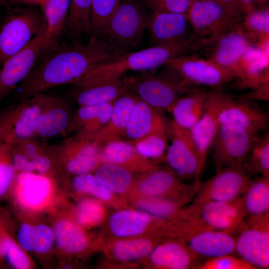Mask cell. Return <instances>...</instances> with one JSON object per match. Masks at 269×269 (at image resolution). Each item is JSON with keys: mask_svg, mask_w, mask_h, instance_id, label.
I'll return each mask as SVG.
<instances>
[{"mask_svg": "<svg viewBox=\"0 0 269 269\" xmlns=\"http://www.w3.org/2000/svg\"><path fill=\"white\" fill-rule=\"evenodd\" d=\"M124 53L95 35L86 43L74 39L69 44L59 43L17 86L15 96L19 100L60 86L73 85L95 67Z\"/></svg>", "mask_w": 269, "mask_h": 269, "instance_id": "6da1fadb", "label": "cell"}, {"mask_svg": "<svg viewBox=\"0 0 269 269\" xmlns=\"http://www.w3.org/2000/svg\"><path fill=\"white\" fill-rule=\"evenodd\" d=\"M200 49L199 41L191 34L178 42L130 51L95 67L73 86L81 89L120 80L128 71L154 70L172 58L196 53Z\"/></svg>", "mask_w": 269, "mask_h": 269, "instance_id": "7a4b0ae2", "label": "cell"}, {"mask_svg": "<svg viewBox=\"0 0 269 269\" xmlns=\"http://www.w3.org/2000/svg\"><path fill=\"white\" fill-rule=\"evenodd\" d=\"M124 78L129 92L157 110H167L178 98L197 86L172 68Z\"/></svg>", "mask_w": 269, "mask_h": 269, "instance_id": "3957f363", "label": "cell"}, {"mask_svg": "<svg viewBox=\"0 0 269 269\" xmlns=\"http://www.w3.org/2000/svg\"><path fill=\"white\" fill-rule=\"evenodd\" d=\"M148 16L137 0H122L95 36L122 52L134 51L142 41L146 30Z\"/></svg>", "mask_w": 269, "mask_h": 269, "instance_id": "277c9868", "label": "cell"}, {"mask_svg": "<svg viewBox=\"0 0 269 269\" xmlns=\"http://www.w3.org/2000/svg\"><path fill=\"white\" fill-rule=\"evenodd\" d=\"M169 234L182 241L200 259L235 255L232 234L204 228L178 215L169 221Z\"/></svg>", "mask_w": 269, "mask_h": 269, "instance_id": "5b68a950", "label": "cell"}, {"mask_svg": "<svg viewBox=\"0 0 269 269\" xmlns=\"http://www.w3.org/2000/svg\"><path fill=\"white\" fill-rule=\"evenodd\" d=\"M56 178L34 172H18L7 196L27 214L47 211L57 201Z\"/></svg>", "mask_w": 269, "mask_h": 269, "instance_id": "8992f818", "label": "cell"}, {"mask_svg": "<svg viewBox=\"0 0 269 269\" xmlns=\"http://www.w3.org/2000/svg\"><path fill=\"white\" fill-rule=\"evenodd\" d=\"M186 14L192 33L206 47L242 25L245 17L212 0H193Z\"/></svg>", "mask_w": 269, "mask_h": 269, "instance_id": "52a82bcc", "label": "cell"}, {"mask_svg": "<svg viewBox=\"0 0 269 269\" xmlns=\"http://www.w3.org/2000/svg\"><path fill=\"white\" fill-rule=\"evenodd\" d=\"M42 11L32 7L10 8L0 22V67L26 46L40 30Z\"/></svg>", "mask_w": 269, "mask_h": 269, "instance_id": "ba28073f", "label": "cell"}, {"mask_svg": "<svg viewBox=\"0 0 269 269\" xmlns=\"http://www.w3.org/2000/svg\"><path fill=\"white\" fill-rule=\"evenodd\" d=\"M178 215L204 228L232 234L246 217L242 196L228 202H192Z\"/></svg>", "mask_w": 269, "mask_h": 269, "instance_id": "9c48e42d", "label": "cell"}, {"mask_svg": "<svg viewBox=\"0 0 269 269\" xmlns=\"http://www.w3.org/2000/svg\"><path fill=\"white\" fill-rule=\"evenodd\" d=\"M233 235L236 256L255 269L269 268V214L246 216Z\"/></svg>", "mask_w": 269, "mask_h": 269, "instance_id": "30bf717a", "label": "cell"}, {"mask_svg": "<svg viewBox=\"0 0 269 269\" xmlns=\"http://www.w3.org/2000/svg\"><path fill=\"white\" fill-rule=\"evenodd\" d=\"M47 92L19 100L0 111V137L13 144L35 137V122L49 97Z\"/></svg>", "mask_w": 269, "mask_h": 269, "instance_id": "8fae6325", "label": "cell"}, {"mask_svg": "<svg viewBox=\"0 0 269 269\" xmlns=\"http://www.w3.org/2000/svg\"><path fill=\"white\" fill-rule=\"evenodd\" d=\"M260 133L235 126L220 125L212 145L216 170L243 166Z\"/></svg>", "mask_w": 269, "mask_h": 269, "instance_id": "7c38bea8", "label": "cell"}, {"mask_svg": "<svg viewBox=\"0 0 269 269\" xmlns=\"http://www.w3.org/2000/svg\"><path fill=\"white\" fill-rule=\"evenodd\" d=\"M214 89L219 125L235 126L259 133L267 129L268 114L255 101L233 96L220 88Z\"/></svg>", "mask_w": 269, "mask_h": 269, "instance_id": "4fadbf2b", "label": "cell"}, {"mask_svg": "<svg viewBox=\"0 0 269 269\" xmlns=\"http://www.w3.org/2000/svg\"><path fill=\"white\" fill-rule=\"evenodd\" d=\"M170 144L165 155L169 167L184 180H192L197 186L203 172L198 155L189 130L177 125L173 120L166 123Z\"/></svg>", "mask_w": 269, "mask_h": 269, "instance_id": "5bb4252c", "label": "cell"}, {"mask_svg": "<svg viewBox=\"0 0 269 269\" xmlns=\"http://www.w3.org/2000/svg\"><path fill=\"white\" fill-rule=\"evenodd\" d=\"M258 39L243 24L214 40L202 51L205 52V58L232 72L236 80H242L246 76L240 66L241 58Z\"/></svg>", "mask_w": 269, "mask_h": 269, "instance_id": "9a60e30c", "label": "cell"}, {"mask_svg": "<svg viewBox=\"0 0 269 269\" xmlns=\"http://www.w3.org/2000/svg\"><path fill=\"white\" fill-rule=\"evenodd\" d=\"M253 175L244 166H231L216 170V173L198 184L192 202H228L243 195Z\"/></svg>", "mask_w": 269, "mask_h": 269, "instance_id": "2e32d148", "label": "cell"}, {"mask_svg": "<svg viewBox=\"0 0 269 269\" xmlns=\"http://www.w3.org/2000/svg\"><path fill=\"white\" fill-rule=\"evenodd\" d=\"M45 24L22 49L0 67V103L21 83L44 55Z\"/></svg>", "mask_w": 269, "mask_h": 269, "instance_id": "e0dca14e", "label": "cell"}, {"mask_svg": "<svg viewBox=\"0 0 269 269\" xmlns=\"http://www.w3.org/2000/svg\"><path fill=\"white\" fill-rule=\"evenodd\" d=\"M50 146L66 174L90 173L100 164L98 159L100 147L94 139L75 134Z\"/></svg>", "mask_w": 269, "mask_h": 269, "instance_id": "ac0fdd59", "label": "cell"}, {"mask_svg": "<svg viewBox=\"0 0 269 269\" xmlns=\"http://www.w3.org/2000/svg\"><path fill=\"white\" fill-rule=\"evenodd\" d=\"M164 65L172 68L196 86L219 89L237 79L226 69L196 54L178 56L168 60Z\"/></svg>", "mask_w": 269, "mask_h": 269, "instance_id": "d6986e66", "label": "cell"}, {"mask_svg": "<svg viewBox=\"0 0 269 269\" xmlns=\"http://www.w3.org/2000/svg\"><path fill=\"white\" fill-rule=\"evenodd\" d=\"M138 188L148 196L170 198L184 205L192 202L196 191L194 184L185 183L169 167H157L147 172L138 182Z\"/></svg>", "mask_w": 269, "mask_h": 269, "instance_id": "ffe728a7", "label": "cell"}, {"mask_svg": "<svg viewBox=\"0 0 269 269\" xmlns=\"http://www.w3.org/2000/svg\"><path fill=\"white\" fill-rule=\"evenodd\" d=\"M70 107L60 96L49 94L34 125L36 137L49 139L69 133L72 115Z\"/></svg>", "mask_w": 269, "mask_h": 269, "instance_id": "44dd1931", "label": "cell"}, {"mask_svg": "<svg viewBox=\"0 0 269 269\" xmlns=\"http://www.w3.org/2000/svg\"><path fill=\"white\" fill-rule=\"evenodd\" d=\"M191 27L186 13L151 12L146 30L153 45L178 42L188 37Z\"/></svg>", "mask_w": 269, "mask_h": 269, "instance_id": "7402d4cb", "label": "cell"}, {"mask_svg": "<svg viewBox=\"0 0 269 269\" xmlns=\"http://www.w3.org/2000/svg\"><path fill=\"white\" fill-rule=\"evenodd\" d=\"M173 237L174 239L163 241L152 249L149 254L150 263L160 269H197L202 259L180 239Z\"/></svg>", "mask_w": 269, "mask_h": 269, "instance_id": "603a6c76", "label": "cell"}, {"mask_svg": "<svg viewBox=\"0 0 269 269\" xmlns=\"http://www.w3.org/2000/svg\"><path fill=\"white\" fill-rule=\"evenodd\" d=\"M219 127L216 113V98L214 89H213L208 91L206 107L202 116L189 130L202 170Z\"/></svg>", "mask_w": 269, "mask_h": 269, "instance_id": "cb8c5ba5", "label": "cell"}, {"mask_svg": "<svg viewBox=\"0 0 269 269\" xmlns=\"http://www.w3.org/2000/svg\"><path fill=\"white\" fill-rule=\"evenodd\" d=\"M98 159L100 164L110 163L120 165L130 171L148 172L157 166L141 155L134 143L121 139L110 141L100 147Z\"/></svg>", "mask_w": 269, "mask_h": 269, "instance_id": "d4e9b609", "label": "cell"}, {"mask_svg": "<svg viewBox=\"0 0 269 269\" xmlns=\"http://www.w3.org/2000/svg\"><path fill=\"white\" fill-rule=\"evenodd\" d=\"M166 132V123L160 112L137 98L125 134L134 141L151 134Z\"/></svg>", "mask_w": 269, "mask_h": 269, "instance_id": "484cf974", "label": "cell"}, {"mask_svg": "<svg viewBox=\"0 0 269 269\" xmlns=\"http://www.w3.org/2000/svg\"><path fill=\"white\" fill-rule=\"evenodd\" d=\"M137 100L135 95L128 92L113 102L108 122L94 138V142L98 145L101 147L110 141L121 139L125 134L129 118Z\"/></svg>", "mask_w": 269, "mask_h": 269, "instance_id": "4316f807", "label": "cell"}, {"mask_svg": "<svg viewBox=\"0 0 269 269\" xmlns=\"http://www.w3.org/2000/svg\"><path fill=\"white\" fill-rule=\"evenodd\" d=\"M113 103L80 106L72 113L69 133L75 132L80 136L94 139L96 135L108 122Z\"/></svg>", "mask_w": 269, "mask_h": 269, "instance_id": "83f0119b", "label": "cell"}, {"mask_svg": "<svg viewBox=\"0 0 269 269\" xmlns=\"http://www.w3.org/2000/svg\"><path fill=\"white\" fill-rule=\"evenodd\" d=\"M207 94L208 91L195 86L175 100L167 111L177 125L190 130L205 111Z\"/></svg>", "mask_w": 269, "mask_h": 269, "instance_id": "f1b7e54d", "label": "cell"}, {"mask_svg": "<svg viewBox=\"0 0 269 269\" xmlns=\"http://www.w3.org/2000/svg\"><path fill=\"white\" fill-rule=\"evenodd\" d=\"M70 2V0H47L40 6L45 24L44 56L60 43L65 30Z\"/></svg>", "mask_w": 269, "mask_h": 269, "instance_id": "f546056e", "label": "cell"}, {"mask_svg": "<svg viewBox=\"0 0 269 269\" xmlns=\"http://www.w3.org/2000/svg\"><path fill=\"white\" fill-rule=\"evenodd\" d=\"M54 243L58 250L66 255H77L89 246L88 238L77 223L66 217H59L52 227Z\"/></svg>", "mask_w": 269, "mask_h": 269, "instance_id": "4dcf8cb0", "label": "cell"}, {"mask_svg": "<svg viewBox=\"0 0 269 269\" xmlns=\"http://www.w3.org/2000/svg\"><path fill=\"white\" fill-rule=\"evenodd\" d=\"M5 211L0 208V245L5 262L14 269H31L33 267V263L12 235L10 221Z\"/></svg>", "mask_w": 269, "mask_h": 269, "instance_id": "1f68e13d", "label": "cell"}, {"mask_svg": "<svg viewBox=\"0 0 269 269\" xmlns=\"http://www.w3.org/2000/svg\"><path fill=\"white\" fill-rule=\"evenodd\" d=\"M75 89L76 91L73 93L74 98L80 106L113 102L121 96L129 92L128 87L123 79L114 82Z\"/></svg>", "mask_w": 269, "mask_h": 269, "instance_id": "d6a6232c", "label": "cell"}, {"mask_svg": "<svg viewBox=\"0 0 269 269\" xmlns=\"http://www.w3.org/2000/svg\"><path fill=\"white\" fill-rule=\"evenodd\" d=\"M151 221L150 215L144 212L123 210L110 217L109 225L111 232L120 237H128L142 234Z\"/></svg>", "mask_w": 269, "mask_h": 269, "instance_id": "836d02e7", "label": "cell"}, {"mask_svg": "<svg viewBox=\"0 0 269 269\" xmlns=\"http://www.w3.org/2000/svg\"><path fill=\"white\" fill-rule=\"evenodd\" d=\"M242 197L246 216L269 214V177L253 178Z\"/></svg>", "mask_w": 269, "mask_h": 269, "instance_id": "e575fe53", "label": "cell"}, {"mask_svg": "<svg viewBox=\"0 0 269 269\" xmlns=\"http://www.w3.org/2000/svg\"><path fill=\"white\" fill-rule=\"evenodd\" d=\"M93 0H70L64 32L78 37L91 35V17Z\"/></svg>", "mask_w": 269, "mask_h": 269, "instance_id": "d590c367", "label": "cell"}, {"mask_svg": "<svg viewBox=\"0 0 269 269\" xmlns=\"http://www.w3.org/2000/svg\"><path fill=\"white\" fill-rule=\"evenodd\" d=\"M94 175L112 192L123 193L129 190L134 182L131 171L114 163L100 164Z\"/></svg>", "mask_w": 269, "mask_h": 269, "instance_id": "8d00e7d4", "label": "cell"}, {"mask_svg": "<svg viewBox=\"0 0 269 269\" xmlns=\"http://www.w3.org/2000/svg\"><path fill=\"white\" fill-rule=\"evenodd\" d=\"M183 206L172 199L156 197H150L137 203L142 211L163 221H170L175 217Z\"/></svg>", "mask_w": 269, "mask_h": 269, "instance_id": "74e56055", "label": "cell"}, {"mask_svg": "<svg viewBox=\"0 0 269 269\" xmlns=\"http://www.w3.org/2000/svg\"><path fill=\"white\" fill-rule=\"evenodd\" d=\"M252 175L269 177V134L260 136L243 165Z\"/></svg>", "mask_w": 269, "mask_h": 269, "instance_id": "f35d334b", "label": "cell"}, {"mask_svg": "<svg viewBox=\"0 0 269 269\" xmlns=\"http://www.w3.org/2000/svg\"><path fill=\"white\" fill-rule=\"evenodd\" d=\"M152 242L146 238L120 240L113 245L112 253L121 261H131L149 255L153 249Z\"/></svg>", "mask_w": 269, "mask_h": 269, "instance_id": "ab89813d", "label": "cell"}, {"mask_svg": "<svg viewBox=\"0 0 269 269\" xmlns=\"http://www.w3.org/2000/svg\"><path fill=\"white\" fill-rule=\"evenodd\" d=\"M167 138L166 132L155 133L134 141V144L138 153L148 159H165Z\"/></svg>", "mask_w": 269, "mask_h": 269, "instance_id": "60d3db41", "label": "cell"}, {"mask_svg": "<svg viewBox=\"0 0 269 269\" xmlns=\"http://www.w3.org/2000/svg\"><path fill=\"white\" fill-rule=\"evenodd\" d=\"M17 173L10 146L0 137V201L7 196Z\"/></svg>", "mask_w": 269, "mask_h": 269, "instance_id": "b9f144b4", "label": "cell"}, {"mask_svg": "<svg viewBox=\"0 0 269 269\" xmlns=\"http://www.w3.org/2000/svg\"><path fill=\"white\" fill-rule=\"evenodd\" d=\"M104 209L98 201L92 199H84L77 204L74 212L77 223L81 226L94 227L103 219Z\"/></svg>", "mask_w": 269, "mask_h": 269, "instance_id": "7bdbcfd3", "label": "cell"}, {"mask_svg": "<svg viewBox=\"0 0 269 269\" xmlns=\"http://www.w3.org/2000/svg\"><path fill=\"white\" fill-rule=\"evenodd\" d=\"M72 186L78 192L89 194L103 200H109L113 197V192L91 173L75 175Z\"/></svg>", "mask_w": 269, "mask_h": 269, "instance_id": "ee69618b", "label": "cell"}, {"mask_svg": "<svg viewBox=\"0 0 269 269\" xmlns=\"http://www.w3.org/2000/svg\"><path fill=\"white\" fill-rule=\"evenodd\" d=\"M122 1V0H93L91 35H95L104 26Z\"/></svg>", "mask_w": 269, "mask_h": 269, "instance_id": "f6af8a7d", "label": "cell"}, {"mask_svg": "<svg viewBox=\"0 0 269 269\" xmlns=\"http://www.w3.org/2000/svg\"><path fill=\"white\" fill-rule=\"evenodd\" d=\"M243 25L248 30L256 35L259 38L269 37V7L256 9L248 13L244 17Z\"/></svg>", "mask_w": 269, "mask_h": 269, "instance_id": "bcb514c9", "label": "cell"}, {"mask_svg": "<svg viewBox=\"0 0 269 269\" xmlns=\"http://www.w3.org/2000/svg\"><path fill=\"white\" fill-rule=\"evenodd\" d=\"M198 269H255L235 255H227L211 258L202 262Z\"/></svg>", "mask_w": 269, "mask_h": 269, "instance_id": "7dc6e473", "label": "cell"}, {"mask_svg": "<svg viewBox=\"0 0 269 269\" xmlns=\"http://www.w3.org/2000/svg\"><path fill=\"white\" fill-rule=\"evenodd\" d=\"M54 243L52 227L44 223L34 225L33 251L39 255L48 254Z\"/></svg>", "mask_w": 269, "mask_h": 269, "instance_id": "c3c4849f", "label": "cell"}, {"mask_svg": "<svg viewBox=\"0 0 269 269\" xmlns=\"http://www.w3.org/2000/svg\"><path fill=\"white\" fill-rule=\"evenodd\" d=\"M151 12L186 13L193 0H140Z\"/></svg>", "mask_w": 269, "mask_h": 269, "instance_id": "681fc988", "label": "cell"}, {"mask_svg": "<svg viewBox=\"0 0 269 269\" xmlns=\"http://www.w3.org/2000/svg\"><path fill=\"white\" fill-rule=\"evenodd\" d=\"M34 225L29 222H24L18 229L16 241L27 253L33 251Z\"/></svg>", "mask_w": 269, "mask_h": 269, "instance_id": "f907efd6", "label": "cell"}, {"mask_svg": "<svg viewBox=\"0 0 269 269\" xmlns=\"http://www.w3.org/2000/svg\"><path fill=\"white\" fill-rule=\"evenodd\" d=\"M227 9L245 16L250 11L241 0H212Z\"/></svg>", "mask_w": 269, "mask_h": 269, "instance_id": "816d5d0a", "label": "cell"}, {"mask_svg": "<svg viewBox=\"0 0 269 269\" xmlns=\"http://www.w3.org/2000/svg\"><path fill=\"white\" fill-rule=\"evenodd\" d=\"M251 92L240 96L239 97L252 101H269V82L266 83L257 88Z\"/></svg>", "mask_w": 269, "mask_h": 269, "instance_id": "f5cc1de1", "label": "cell"}, {"mask_svg": "<svg viewBox=\"0 0 269 269\" xmlns=\"http://www.w3.org/2000/svg\"><path fill=\"white\" fill-rule=\"evenodd\" d=\"M4 6L12 4H25L28 5H38L40 6L47 0H0Z\"/></svg>", "mask_w": 269, "mask_h": 269, "instance_id": "db71d44e", "label": "cell"}, {"mask_svg": "<svg viewBox=\"0 0 269 269\" xmlns=\"http://www.w3.org/2000/svg\"><path fill=\"white\" fill-rule=\"evenodd\" d=\"M246 5L251 12L256 8V2L255 0H241Z\"/></svg>", "mask_w": 269, "mask_h": 269, "instance_id": "11a10c76", "label": "cell"}, {"mask_svg": "<svg viewBox=\"0 0 269 269\" xmlns=\"http://www.w3.org/2000/svg\"><path fill=\"white\" fill-rule=\"evenodd\" d=\"M4 262H5V261H4L3 255H2V253L0 245V267L2 266Z\"/></svg>", "mask_w": 269, "mask_h": 269, "instance_id": "9f6ffc18", "label": "cell"}, {"mask_svg": "<svg viewBox=\"0 0 269 269\" xmlns=\"http://www.w3.org/2000/svg\"><path fill=\"white\" fill-rule=\"evenodd\" d=\"M255 1L258 5H263L268 1V0H255Z\"/></svg>", "mask_w": 269, "mask_h": 269, "instance_id": "6f0895ef", "label": "cell"}, {"mask_svg": "<svg viewBox=\"0 0 269 269\" xmlns=\"http://www.w3.org/2000/svg\"><path fill=\"white\" fill-rule=\"evenodd\" d=\"M238 82L237 86H238V87H241V86H240V85H239V81L238 80ZM253 89H254V88H253Z\"/></svg>", "mask_w": 269, "mask_h": 269, "instance_id": "680465c9", "label": "cell"}, {"mask_svg": "<svg viewBox=\"0 0 269 269\" xmlns=\"http://www.w3.org/2000/svg\"><path fill=\"white\" fill-rule=\"evenodd\" d=\"M0 6H3V4L0 0Z\"/></svg>", "mask_w": 269, "mask_h": 269, "instance_id": "91938a15", "label": "cell"}, {"mask_svg": "<svg viewBox=\"0 0 269 269\" xmlns=\"http://www.w3.org/2000/svg\"></svg>", "mask_w": 269, "mask_h": 269, "instance_id": "94428289", "label": "cell"}]
</instances>
